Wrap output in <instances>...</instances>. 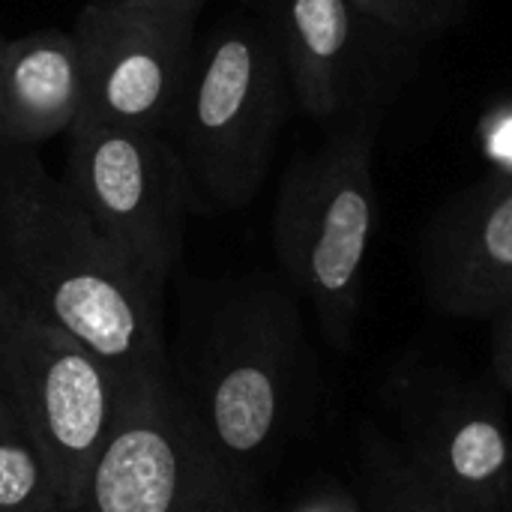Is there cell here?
<instances>
[{
  "mask_svg": "<svg viewBox=\"0 0 512 512\" xmlns=\"http://www.w3.org/2000/svg\"><path fill=\"white\" fill-rule=\"evenodd\" d=\"M168 387L204 444L264 486L309 423L318 390L300 297L267 273L183 279Z\"/></svg>",
  "mask_w": 512,
  "mask_h": 512,
  "instance_id": "cell-1",
  "label": "cell"
},
{
  "mask_svg": "<svg viewBox=\"0 0 512 512\" xmlns=\"http://www.w3.org/2000/svg\"><path fill=\"white\" fill-rule=\"evenodd\" d=\"M0 288L81 342L123 393L168 378V291L96 231L36 147L0 144Z\"/></svg>",
  "mask_w": 512,
  "mask_h": 512,
  "instance_id": "cell-2",
  "label": "cell"
},
{
  "mask_svg": "<svg viewBox=\"0 0 512 512\" xmlns=\"http://www.w3.org/2000/svg\"><path fill=\"white\" fill-rule=\"evenodd\" d=\"M294 108L288 69L261 15H225L195 42L165 126L195 216L237 213L258 198Z\"/></svg>",
  "mask_w": 512,
  "mask_h": 512,
  "instance_id": "cell-3",
  "label": "cell"
},
{
  "mask_svg": "<svg viewBox=\"0 0 512 512\" xmlns=\"http://www.w3.org/2000/svg\"><path fill=\"white\" fill-rule=\"evenodd\" d=\"M381 120H360L294 156L273 207V252L285 285L312 306L324 342L354 345L366 264L378 231L375 144Z\"/></svg>",
  "mask_w": 512,
  "mask_h": 512,
  "instance_id": "cell-4",
  "label": "cell"
},
{
  "mask_svg": "<svg viewBox=\"0 0 512 512\" xmlns=\"http://www.w3.org/2000/svg\"><path fill=\"white\" fill-rule=\"evenodd\" d=\"M0 405L39 447L63 512L81 507L117 423V378L0 288Z\"/></svg>",
  "mask_w": 512,
  "mask_h": 512,
  "instance_id": "cell-5",
  "label": "cell"
},
{
  "mask_svg": "<svg viewBox=\"0 0 512 512\" xmlns=\"http://www.w3.org/2000/svg\"><path fill=\"white\" fill-rule=\"evenodd\" d=\"M60 183L96 231L168 291L183 258L192 192L165 132L78 120Z\"/></svg>",
  "mask_w": 512,
  "mask_h": 512,
  "instance_id": "cell-6",
  "label": "cell"
},
{
  "mask_svg": "<svg viewBox=\"0 0 512 512\" xmlns=\"http://www.w3.org/2000/svg\"><path fill=\"white\" fill-rule=\"evenodd\" d=\"M75 512H267L264 486L231 471L195 432L168 378L123 393Z\"/></svg>",
  "mask_w": 512,
  "mask_h": 512,
  "instance_id": "cell-7",
  "label": "cell"
},
{
  "mask_svg": "<svg viewBox=\"0 0 512 512\" xmlns=\"http://www.w3.org/2000/svg\"><path fill=\"white\" fill-rule=\"evenodd\" d=\"M294 105L327 132L384 120L411 81L420 42L396 33L354 0H261Z\"/></svg>",
  "mask_w": 512,
  "mask_h": 512,
  "instance_id": "cell-8",
  "label": "cell"
},
{
  "mask_svg": "<svg viewBox=\"0 0 512 512\" xmlns=\"http://www.w3.org/2000/svg\"><path fill=\"white\" fill-rule=\"evenodd\" d=\"M195 24L156 0H87L72 24L84 72L78 120L165 132L195 57Z\"/></svg>",
  "mask_w": 512,
  "mask_h": 512,
  "instance_id": "cell-9",
  "label": "cell"
},
{
  "mask_svg": "<svg viewBox=\"0 0 512 512\" xmlns=\"http://www.w3.org/2000/svg\"><path fill=\"white\" fill-rule=\"evenodd\" d=\"M393 435L456 512H504L512 432L501 399L453 375L414 369L399 378Z\"/></svg>",
  "mask_w": 512,
  "mask_h": 512,
  "instance_id": "cell-10",
  "label": "cell"
},
{
  "mask_svg": "<svg viewBox=\"0 0 512 512\" xmlns=\"http://www.w3.org/2000/svg\"><path fill=\"white\" fill-rule=\"evenodd\" d=\"M420 273L450 318L492 321L512 297V174L492 171L453 195L426 225Z\"/></svg>",
  "mask_w": 512,
  "mask_h": 512,
  "instance_id": "cell-11",
  "label": "cell"
},
{
  "mask_svg": "<svg viewBox=\"0 0 512 512\" xmlns=\"http://www.w3.org/2000/svg\"><path fill=\"white\" fill-rule=\"evenodd\" d=\"M84 108V72L72 30L45 27L3 45L0 144L42 147L69 132Z\"/></svg>",
  "mask_w": 512,
  "mask_h": 512,
  "instance_id": "cell-12",
  "label": "cell"
},
{
  "mask_svg": "<svg viewBox=\"0 0 512 512\" xmlns=\"http://www.w3.org/2000/svg\"><path fill=\"white\" fill-rule=\"evenodd\" d=\"M357 450V501L363 512H456L378 423H363Z\"/></svg>",
  "mask_w": 512,
  "mask_h": 512,
  "instance_id": "cell-13",
  "label": "cell"
},
{
  "mask_svg": "<svg viewBox=\"0 0 512 512\" xmlns=\"http://www.w3.org/2000/svg\"><path fill=\"white\" fill-rule=\"evenodd\" d=\"M0 512H63L39 447L3 405H0Z\"/></svg>",
  "mask_w": 512,
  "mask_h": 512,
  "instance_id": "cell-14",
  "label": "cell"
},
{
  "mask_svg": "<svg viewBox=\"0 0 512 512\" xmlns=\"http://www.w3.org/2000/svg\"><path fill=\"white\" fill-rule=\"evenodd\" d=\"M354 3L363 6L378 21H384L387 27H393L396 33L423 45L456 27L468 12L471 0H354Z\"/></svg>",
  "mask_w": 512,
  "mask_h": 512,
  "instance_id": "cell-15",
  "label": "cell"
},
{
  "mask_svg": "<svg viewBox=\"0 0 512 512\" xmlns=\"http://www.w3.org/2000/svg\"><path fill=\"white\" fill-rule=\"evenodd\" d=\"M480 150L498 174H512V99L495 102L477 126Z\"/></svg>",
  "mask_w": 512,
  "mask_h": 512,
  "instance_id": "cell-16",
  "label": "cell"
},
{
  "mask_svg": "<svg viewBox=\"0 0 512 512\" xmlns=\"http://www.w3.org/2000/svg\"><path fill=\"white\" fill-rule=\"evenodd\" d=\"M492 378L512 396V297L492 318Z\"/></svg>",
  "mask_w": 512,
  "mask_h": 512,
  "instance_id": "cell-17",
  "label": "cell"
},
{
  "mask_svg": "<svg viewBox=\"0 0 512 512\" xmlns=\"http://www.w3.org/2000/svg\"><path fill=\"white\" fill-rule=\"evenodd\" d=\"M288 512H363L360 510V501L354 492L342 489V486H321L318 492L306 495L300 504H294Z\"/></svg>",
  "mask_w": 512,
  "mask_h": 512,
  "instance_id": "cell-18",
  "label": "cell"
},
{
  "mask_svg": "<svg viewBox=\"0 0 512 512\" xmlns=\"http://www.w3.org/2000/svg\"><path fill=\"white\" fill-rule=\"evenodd\" d=\"M156 3H162V6H168V9H174V12H183V15H189V18H198L201 9H204L210 0H156Z\"/></svg>",
  "mask_w": 512,
  "mask_h": 512,
  "instance_id": "cell-19",
  "label": "cell"
},
{
  "mask_svg": "<svg viewBox=\"0 0 512 512\" xmlns=\"http://www.w3.org/2000/svg\"><path fill=\"white\" fill-rule=\"evenodd\" d=\"M504 512H512V480H510V489H507V501H504Z\"/></svg>",
  "mask_w": 512,
  "mask_h": 512,
  "instance_id": "cell-20",
  "label": "cell"
},
{
  "mask_svg": "<svg viewBox=\"0 0 512 512\" xmlns=\"http://www.w3.org/2000/svg\"><path fill=\"white\" fill-rule=\"evenodd\" d=\"M3 45H6V42L0 39V63H3Z\"/></svg>",
  "mask_w": 512,
  "mask_h": 512,
  "instance_id": "cell-21",
  "label": "cell"
}]
</instances>
